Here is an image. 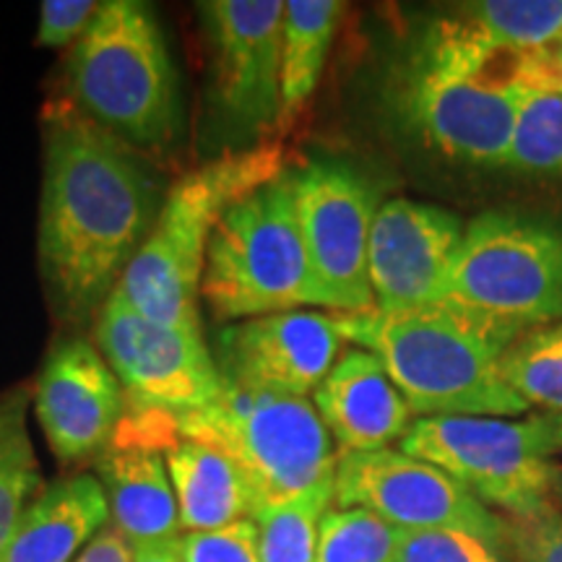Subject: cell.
Segmentation results:
<instances>
[{"mask_svg": "<svg viewBox=\"0 0 562 562\" xmlns=\"http://www.w3.org/2000/svg\"><path fill=\"white\" fill-rule=\"evenodd\" d=\"M161 203L131 146L81 112L47 117L37 258L58 315L83 321L117 290Z\"/></svg>", "mask_w": 562, "mask_h": 562, "instance_id": "cell-1", "label": "cell"}, {"mask_svg": "<svg viewBox=\"0 0 562 562\" xmlns=\"http://www.w3.org/2000/svg\"><path fill=\"white\" fill-rule=\"evenodd\" d=\"M558 53V50H554ZM550 55L505 50L461 16L427 26L393 83V104L427 149L467 167H505L529 89H554Z\"/></svg>", "mask_w": 562, "mask_h": 562, "instance_id": "cell-2", "label": "cell"}, {"mask_svg": "<svg viewBox=\"0 0 562 562\" xmlns=\"http://www.w3.org/2000/svg\"><path fill=\"white\" fill-rule=\"evenodd\" d=\"M344 341L372 351L417 417H518L503 357L526 328L438 300L409 311L334 313Z\"/></svg>", "mask_w": 562, "mask_h": 562, "instance_id": "cell-3", "label": "cell"}, {"mask_svg": "<svg viewBox=\"0 0 562 562\" xmlns=\"http://www.w3.org/2000/svg\"><path fill=\"white\" fill-rule=\"evenodd\" d=\"M284 170L286 161L279 146L263 144L182 175L161 201L149 237L115 292L149 321L201 331V279L216 224L232 203Z\"/></svg>", "mask_w": 562, "mask_h": 562, "instance_id": "cell-4", "label": "cell"}, {"mask_svg": "<svg viewBox=\"0 0 562 562\" xmlns=\"http://www.w3.org/2000/svg\"><path fill=\"white\" fill-rule=\"evenodd\" d=\"M66 87L83 117L136 149H157L178 133V70L149 3H102L70 47Z\"/></svg>", "mask_w": 562, "mask_h": 562, "instance_id": "cell-5", "label": "cell"}, {"mask_svg": "<svg viewBox=\"0 0 562 562\" xmlns=\"http://www.w3.org/2000/svg\"><path fill=\"white\" fill-rule=\"evenodd\" d=\"M201 297L220 323L326 307L302 240L292 167L224 211L209 240Z\"/></svg>", "mask_w": 562, "mask_h": 562, "instance_id": "cell-6", "label": "cell"}, {"mask_svg": "<svg viewBox=\"0 0 562 562\" xmlns=\"http://www.w3.org/2000/svg\"><path fill=\"white\" fill-rule=\"evenodd\" d=\"M175 422L186 438L206 442L235 463L250 490L252 518L336 482L339 453L307 398L224 383L220 402L175 414Z\"/></svg>", "mask_w": 562, "mask_h": 562, "instance_id": "cell-7", "label": "cell"}, {"mask_svg": "<svg viewBox=\"0 0 562 562\" xmlns=\"http://www.w3.org/2000/svg\"><path fill=\"white\" fill-rule=\"evenodd\" d=\"M440 300L524 328L562 323V216L524 209L474 216Z\"/></svg>", "mask_w": 562, "mask_h": 562, "instance_id": "cell-8", "label": "cell"}, {"mask_svg": "<svg viewBox=\"0 0 562 562\" xmlns=\"http://www.w3.org/2000/svg\"><path fill=\"white\" fill-rule=\"evenodd\" d=\"M398 451L432 463L476 501L524 516L552 501V442L542 422L505 417H419Z\"/></svg>", "mask_w": 562, "mask_h": 562, "instance_id": "cell-9", "label": "cell"}, {"mask_svg": "<svg viewBox=\"0 0 562 562\" xmlns=\"http://www.w3.org/2000/svg\"><path fill=\"white\" fill-rule=\"evenodd\" d=\"M297 222L323 302L336 313L375 307L368 256L378 191L347 159L311 157L292 167Z\"/></svg>", "mask_w": 562, "mask_h": 562, "instance_id": "cell-10", "label": "cell"}, {"mask_svg": "<svg viewBox=\"0 0 562 562\" xmlns=\"http://www.w3.org/2000/svg\"><path fill=\"white\" fill-rule=\"evenodd\" d=\"M94 339L128 406L191 414L220 402L222 372L201 331L161 326L112 292L97 313Z\"/></svg>", "mask_w": 562, "mask_h": 562, "instance_id": "cell-11", "label": "cell"}, {"mask_svg": "<svg viewBox=\"0 0 562 562\" xmlns=\"http://www.w3.org/2000/svg\"><path fill=\"white\" fill-rule=\"evenodd\" d=\"M334 508L370 510L398 531H463L508 547L505 516H495L442 469L391 448L339 453Z\"/></svg>", "mask_w": 562, "mask_h": 562, "instance_id": "cell-12", "label": "cell"}, {"mask_svg": "<svg viewBox=\"0 0 562 562\" xmlns=\"http://www.w3.org/2000/svg\"><path fill=\"white\" fill-rule=\"evenodd\" d=\"M281 0H211L199 16L211 47L214 97L229 123L266 131L281 121Z\"/></svg>", "mask_w": 562, "mask_h": 562, "instance_id": "cell-13", "label": "cell"}, {"mask_svg": "<svg viewBox=\"0 0 562 562\" xmlns=\"http://www.w3.org/2000/svg\"><path fill=\"white\" fill-rule=\"evenodd\" d=\"M341 344L334 313L286 311L227 323L211 351L227 385L307 398L334 370Z\"/></svg>", "mask_w": 562, "mask_h": 562, "instance_id": "cell-14", "label": "cell"}, {"mask_svg": "<svg viewBox=\"0 0 562 562\" xmlns=\"http://www.w3.org/2000/svg\"><path fill=\"white\" fill-rule=\"evenodd\" d=\"M125 391L100 349L63 339L34 383V417L63 463L100 459L125 417Z\"/></svg>", "mask_w": 562, "mask_h": 562, "instance_id": "cell-15", "label": "cell"}, {"mask_svg": "<svg viewBox=\"0 0 562 562\" xmlns=\"http://www.w3.org/2000/svg\"><path fill=\"white\" fill-rule=\"evenodd\" d=\"M467 224L435 203L391 199L370 232L368 271L378 311H409L438 302Z\"/></svg>", "mask_w": 562, "mask_h": 562, "instance_id": "cell-16", "label": "cell"}, {"mask_svg": "<svg viewBox=\"0 0 562 562\" xmlns=\"http://www.w3.org/2000/svg\"><path fill=\"white\" fill-rule=\"evenodd\" d=\"M175 432V414L128 406L115 438L97 459L112 526L131 544L180 537V510L165 463V446Z\"/></svg>", "mask_w": 562, "mask_h": 562, "instance_id": "cell-17", "label": "cell"}, {"mask_svg": "<svg viewBox=\"0 0 562 562\" xmlns=\"http://www.w3.org/2000/svg\"><path fill=\"white\" fill-rule=\"evenodd\" d=\"M323 425L339 453L385 451L412 427V409L375 355L351 347L313 393Z\"/></svg>", "mask_w": 562, "mask_h": 562, "instance_id": "cell-18", "label": "cell"}, {"mask_svg": "<svg viewBox=\"0 0 562 562\" xmlns=\"http://www.w3.org/2000/svg\"><path fill=\"white\" fill-rule=\"evenodd\" d=\"M110 524V505L94 474L55 480L19 518L0 562H74Z\"/></svg>", "mask_w": 562, "mask_h": 562, "instance_id": "cell-19", "label": "cell"}, {"mask_svg": "<svg viewBox=\"0 0 562 562\" xmlns=\"http://www.w3.org/2000/svg\"><path fill=\"white\" fill-rule=\"evenodd\" d=\"M165 463L186 531H211L252 518L248 484L222 451L178 430L165 446Z\"/></svg>", "mask_w": 562, "mask_h": 562, "instance_id": "cell-20", "label": "cell"}, {"mask_svg": "<svg viewBox=\"0 0 562 562\" xmlns=\"http://www.w3.org/2000/svg\"><path fill=\"white\" fill-rule=\"evenodd\" d=\"M341 9L344 5L336 0H286L281 40V121L297 115L318 87Z\"/></svg>", "mask_w": 562, "mask_h": 562, "instance_id": "cell-21", "label": "cell"}, {"mask_svg": "<svg viewBox=\"0 0 562 562\" xmlns=\"http://www.w3.org/2000/svg\"><path fill=\"white\" fill-rule=\"evenodd\" d=\"M26 409V389H13L0 396V552L9 544L19 518L42 492L40 461L30 438Z\"/></svg>", "mask_w": 562, "mask_h": 562, "instance_id": "cell-22", "label": "cell"}, {"mask_svg": "<svg viewBox=\"0 0 562 562\" xmlns=\"http://www.w3.org/2000/svg\"><path fill=\"white\" fill-rule=\"evenodd\" d=\"M456 11L505 50L550 55L562 42V0H482Z\"/></svg>", "mask_w": 562, "mask_h": 562, "instance_id": "cell-23", "label": "cell"}, {"mask_svg": "<svg viewBox=\"0 0 562 562\" xmlns=\"http://www.w3.org/2000/svg\"><path fill=\"white\" fill-rule=\"evenodd\" d=\"M505 170L529 180L562 182V94L558 89L526 91Z\"/></svg>", "mask_w": 562, "mask_h": 562, "instance_id": "cell-24", "label": "cell"}, {"mask_svg": "<svg viewBox=\"0 0 562 562\" xmlns=\"http://www.w3.org/2000/svg\"><path fill=\"white\" fill-rule=\"evenodd\" d=\"M503 378L529 406L562 414V323L526 328L505 351Z\"/></svg>", "mask_w": 562, "mask_h": 562, "instance_id": "cell-25", "label": "cell"}, {"mask_svg": "<svg viewBox=\"0 0 562 562\" xmlns=\"http://www.w3.org/2000/svg\"><path fill=\"white\" fill-rule=\"evenodd\" d=\"M331 503L334 487H323L252 518L258 524V562H315L321 524Z\"/></svg>", "mask_w": 562, "mask_h": 562, "instance_id": "cell-26", "label": "cell"}, {"mask_svg": "<svg viewBox=\"0 0 562 562\" xmlns=\"http://www.w3.org/2000/svg\"><path fill=\"white\" fill-rule=\"evenodd\" d=\"M315 562H398V529L362 508H331L321 524Z\"/></svg>", "mask_w": 562, "mask_h": 562, "instance_id": "cell-27", "label": "cell"}, {"mask_svg": "<svg viewBox=\"0 0 562 562\" xmlns=\"http://www.w3.org/2000/svg\"><path fill=\"white\" fill-rule=\"evenodd\" d=\"M398 562H513L508 547L463 531H398Z\"/></svg>", "mask_w": 562, "mask_h": 562, "instance_id": "cell-28", "label": "cell"}, {"mask_svg": "<svg viewBox=\"0 0 562 562\" xmlns=\"http://www.w3.org/2000/svg\"><path fill=\"white\" fill-rule=\"evenodd\" d=\"M513 562H562V508L544 503L524 516H505Z\"/></svg>", "mask_w": 562, "mask_h": 562, "instance_id": "cell-29", "label": "cell"}, {"mask_svg": "<svg viewBox=\"0 0 562 562\" xmlns=\"http://www.w3.org/2000/svg\"><path fill=\"white\" fill-rule=\"evenodd\" d=\"M182 562H258V524L243 518L222 529L180 537Z\"/></svg>", "mask_w": 562, "mask_h": 562, "instance_id": "cell-30", "label": "cell"}, {"mask_svg": "<svg viewBox=\"0 0 562 562\" xmlns=\"http://www.w3.org/2000/svg\"><path fill=\"white\" fill-rule=\"evenodd\" d=\"M102 3L94 0H45L40 9V26H37V47H68L76 45L91 21L97 19Z\"/></svg>", "mask_w": 562, "mask_h": 562, "instance_id": "cell-31", "label": "cell"}, {"mask_svg": "<svg viewBox=\"0 0 562 562\" xmlns=\"http://www.w3.org/2000/svg\"><path fill=\"white\" fill-rule=\"evenodd\" d=\"M74 562H133V547L115 526L108 524Z\"/></svg>", "mask_w": 562, "mask_h": 562, "instance_id": "cell-32", "label": "cell"}, {"mask_svg": "<svg viewBox=\"0 0 562 562\" xmlns=\"http://www.w3.org/2000/svg\"><path fill=\"white\" fill-rule=\"evenodd\" d=\"M131 547H133V562H182L180 537L161 539V542L131 544Z\"/></svg>", "mask_w": 562, "mask_h": 562, "instance_id": "cell-33", "label": "cell"}, {"mask_svg": "<svg viewBox=\"0 0 562 562\" xmlns=\"http://www.w3.org/2000/svg\"><path fill=\"white\" fill-rule=\"evenodd\" d=\"M539 422H542L547 438H550V442H552V451L562 453V414L542 412L539 414Z\"/></svg>", "mask_w": 562, "mask_h": 562, "instance_id": "cell-34", "label": "cell"}, {"mask_svg": "<svg viewBox=\"0 0 562 562\" xmlns=\"http://www.w3.org/2000/svg\"><path fill=\"white\" fill-rule=\"evenodd\" d=\"M552 74H554V89L562 94V42L558 47V53H554V60H552Z\"/></svg>", "mask_w": 562, "mask_h": 562, "instance_id": "cell-35", "label": "cell"}, {"mask_svg": "<svg viewBox=\"0 0 562 562\" xmlns=\"http://www.w3.org/2000/svg\"><path fill=\"white\" fill-rule=\"evenodd\" d=\"M552 497L554 503L562 508V467H558V472H554V484H552Z\"/></svg>", "mask_w": 562, "mask_h": 562, "instance_id": "cell-36", "label": "cell"}]
</instances>
